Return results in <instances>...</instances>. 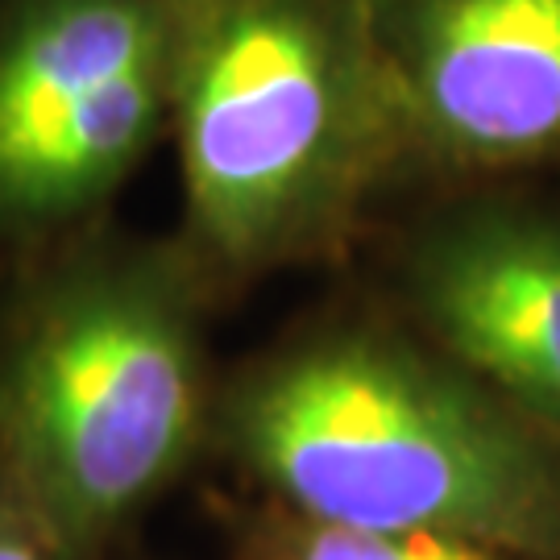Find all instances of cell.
Segmentation results:
<instances>
[{
    "label": "cell",
    "instance_id": "obj_1",
    "mask_svg": "<svg viewBox=\"0 0 560 560\" xmlns=\"http://www.w3.org/2000/svg\"><path fill=\"white\" fill-rule=\"evenodd\" d=\"M212 453L307 520L560 560V441L361 282L221 378Z\"/></svg>",
    "mask_w": 560,
    "mask_h": 560
},
{
    "label": "cell",
    "instance_id": "obj_2",
    "mask_svg": "<svg viewBox=\"0 0 560 560\" xmlns=\"http://www.w3.org/2000/svg\"><path fill=\"white\" fill-rule=\"evenodd\" d=\"M171 233L221 312L258 282L337 266L416 196L361 0H183Z\"/></svg>",
    "mask_w": 560,
    "mask_h": 560
},
{
    "label": "cell",
    "instance_id": "obj_3",
    "mask_svg": "<svg viewBox=\"0 0 560 560\" xmlns=\"http://www.w3.org/2000/svg\"><path fill=\"white\" fill-rule=\"evenodd\" d=\"M208 316L175 237L113 221L0 282V474L55 560H113L212 448Z\"/></svg>",
    "mask_w": 560,
    "mask_h": 560
},
{
    "label": "cell",
    "instance_id": "obj_4",
    "mask_svg": "<svg viewBox=\"0 0 560 560\" xmlns=\"http://www.w3.org/2000/svg\"><path fill=\"white\" fill-rule=\"evenodd\" d=\"M183 0H0V282L113 221L171 133Z\"/></svg>",
    "mask_w": 560,
    "mask_h": 560
},
{
    "label": "cell",
    "instance_id": "obj_5",
    "mask_svg": "<svg viewBox=\"0 0 560 560\" xmlns=\"http://www.w3.org/2000/svg\"><path fill=\"white\" fill-rule=\"evenodd\" d=\"M361 287L560 441L557 183H460L399 203Z\"/></svg>",
    "mask_w": 560,
    "mask_h": 560
},
{
    "label": "cell",
    "instance_id": "obj_6",
    "mask_svg": "<svg viewBox=\"0 0 560 560\" xmlns=\"http://www.w3.org/2000/svg\"><path fill=\"white\" fill-rule=\"evenodd\" d=\"M416 196L560 183V0H361Z\"/></svg>",
    "mask_w": 560,
    "mask_h": 560
},
{
    "label": "cell",
    "instance_id": "obj_7",
    "mask_svg": "<svg viewBox=\"0 0 560 560\" xmlns=\"http://www.w3.org/2000/svg\"><path fill=\"white\" fill-rule=\"evenodd\" d=\"M233 560H506L490 548L420 532H370L295 515L266 499L224 511Z\"/></svg>",
    "mask_w": 560,
    "mask_h": 560
},
{
    "label": "cell",
    "instance_id": "obj_8",
    "mask_svg": "<svg viewBox=\"0 0 560 560\" xmlns=\"http://www.w3.org/2000/svg\"><path fill=\"white\" fill-rule=\"evenodd\" d=\"M0 560H55L38 523L30 520V511L21 506L4 474H0Z\"/></svg>",
    "mask_w": 560,
    "mask_h": 560
},
{
    "label": "cell",
    "instance_id": "obj_9",
    "mask_svg": "<svg viewBox=\"0 0 560 560\" xmlns=\"http://www.w3.org/2000/svg\"><path fill=\"white\" fill-rule=\"evenodd\" d=\"M557 191H560V183H557Z\"/></svg>",
    "mask_w": 560,
    "mask_h": 560
}]
</instances>
